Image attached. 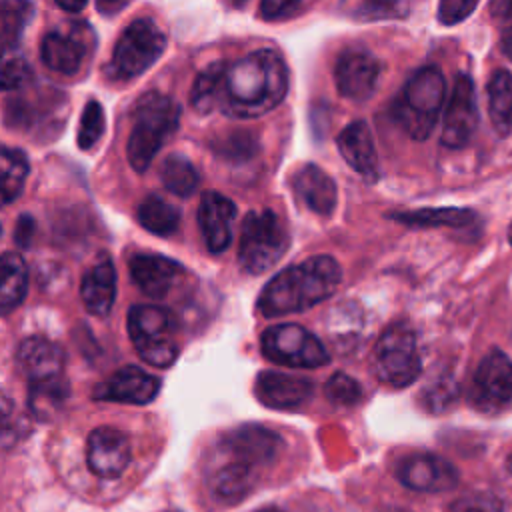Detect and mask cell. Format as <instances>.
<instances>
[{
    "label": "cell",
    "mask_w": 512,
    "mask_h": 512,
    "mask_svg": "<svg viewBox=\"0 0 512 512\" xmlns=\"http://www.w3.org/2000/svg\"><path fill=\"white\" fill-rule=\"evenodd\" d=\"M508 240H510V244H512V224H510V228H508Z\"/></svg>",
    "instance_id": "681fc988"
},
{
    "label": "cell",
    "mask_w": 512,
    "mask_h": 512,
    "mask_svg": "<svg viewBox=\"0 0 512 512\" xmlns=\"http://www.w3.org/2000/svg\"><path fill=\"white\" fill-rule=\"evenodd\" d=\"M470 398L480 410H496L510 402L512 360L504 352L492 350L484 356L476 368Z\"/></svg>",
    "instance_id": "7c38bea8"
},
{
    "label": "cell",
    "mask_w": 512,
    "mask_h": 512,
    "mask_svg": "<svg viewBox=\"0 0 512 512\" xmlns=\"http://www.w3.org/2000/svg\"><path fill=\"white\" fill-rule=\"evenodd\" d=\"M300 0H262L260 2V14L262 18H280L286 12H290Z\"/></svg>",
    "instance_id": "7bdbcfd3"
},
{
    "label": "cell",
    "mask_w": 512,
    "mask_h": 512,
    "mask_svg": "<svg viewBox=\"0 0 512 512\" xmlns=\"http://www.w3.org/2000/svg\"><path fill=\"white\" fill-rule=\"evenodd\" d=\"M398 480L418 492H446L458 482V474L450 462L434 454H414L396 466Z\"/></svg>",
    "instance_id": "9a60e30c"
},
{
    "label": "cell",
    "mask_w": 512,
    "mask_h": 512,
    "mask_svg": "<svg viewBox=\"0 0 512 512\" xmlns=\"http://www.w3.org/2000/svg\"><path fill=\"white\" fill-rule=\"evenodd\" d=\"M390 218L416 228H434V226H466L474 220V212L468 208H422L412 212H396Z\"/></svg>",
    "instance_id": "f1b7e54d"
},
{
    "label": "cell",
    "mask_w": 512,
    "mask_h": 512,
    "mask_svg": "<svg viewBox=\"0 0 512 512\" xmlns=\"http://www.w3.org/2000/svg\"><path fill=\"white\" fill-rule=\"evenodd\" d=\"M176 324L166 308L136 304L128 312V334L142 360L156 368H168L178 356L174 340Z\"/></svg>",
    "instance_id": "5b68a950"
},
{
    "label": "cell",
    "mask_w": 512,
    "mask_h": 512,
    "mask_svg": "<svg viewBox=\"0 0 512 512\" xmlns=\"http://www.w3.org/2000/svg\"><path fill=\"white\" fill-rule=\"evenodd\" d=\"M16 360L30 384L60 378L64 370L62 350L54 342L40 336L26 338L16 352Z\"/></svg>",
    "instance_id": "44dd1931"
},
{
    "label": "cell",
    "mask_w": 512,
    "mask_h": 512,
    "mask_svg": "<svg viewBox=\"0 0 512 512\" xmlns=\"http://www.w3.org/2000/svg\"><path fill=\"white\" fill-rule=\"evenodd\" d=\"M492 20L506 34H512V0H492L490 4Z\"/></svg>",
    "instance_id": "b9f144b4"
},
{
    "label": "cell",
    "mask_w": 512,
    "mask_h": 512,
    "mask_svg": "<svg viewBox=\"0 0 512 512\" xmlns=\"http://www.w3.org/2000/svg\"><path fill=\"white\" fill-rule=\"evenodd\" d=\"M66 394H68V386L64 376L48 382L30 384V398H28L30 410L34 412L36 418L50 420L62 408Z\"/></svg>",
    "instance_id": "d6a6232c"
},
{
    "label": "cell",
    "mask_w": 512,
    "mask_h": 512,
    "mask_svg": "<svg viewBox=\"0 0 512 512\" xmlns=\"http://www.w3.org/2000/svg\"><path fill=\"white\" fill-rule=\"evenodd\" d=\"M94 36L88 24L68 22L44 34L40 44L42 62L58 74H76L90 54Z\"/></svg>",
    "instance_id": "30bf717a"
},
{
    "label": "cell",
    "mask_w": 512,
    "mask_h": 512,
    "mask_svg": "<svg viewBox=\"0 0 512 512\" xmlns=\"http://www.w3.org/2000/svg\"><path fill=\"white\" fill-rule=\"evenodd\" d=\"M336 146L346 164L368 182L378 178V154L374 138L366 122L356 120L348 124L336 138Z\"/></svg>",
    "instance_id": "d6986e66"
},
{
    "label": "cell",
    "mask_w": 512,
    "mask_h": 512,
    "mask_svg": "<svg viewBox=\"0 0 512 512\" xmlns=\"http://www.w3.org/2000/svg\"><path fill=\"white\" fill-rule=\"evenodd\" d=\"M180 274L182 266L166 256L136 254L130 260V276L134 284L150 298H164Z\"/></svg>",
    "instance_id": "7402d4cb"
},
{
    "label": "cell",
    "mask_w": 512,
    "mask_h": 512,
    "mask_svg": "<svg viewBox=\"0 0 512 512\" xmlns=\"http://www.w3.org/2000/svg\"><path fill=\"white\" fill-rule=\"evenodd\" d=\"M160 380L138 366H124L116 370L104 384L94 390L96 400L122 404H148L158 396Z\"/></svg>",
    "instance_id": "2e32d148"
},
{
    "label": "cell",
    "mask_w": 512,
    "mask_h": 512,
    "mask_svg": "<svg viewBox=\"0 0 512 512\" xmlns=\"http://www.w3.org/2000/svg\"><path fill=\"white\" fill-rule=\"evenodd\" d=\"M458 396V386L450 378H440L432 388L426 390V404L432 410H444Z\"/></svg>",
    "instance_id": "60d3db41"
},
{
    "label": "cell",
    "mask_w": 512,
    "mask_h": 512,
    "mask_svg": "<svg viewBox=\"0 0 512 512\" xmlns=\"http://www.w3.org/2000/svg\"><path fill=\"white\" fill-rule=\"evenodd\" d=\"M32 16L34 6L30 0H0V40L22 42Z\"/></svg>",
    "instance_id": "836d02e7"
},
{
    "label": "cell",
    "mask_w": 512,
    "mask_h": 512,
    "mask_svg": "<svg viewBox=\"0 0 512 512\" xmlns=\"http://www.w3.org/2000/svg\"><path fill=\"white\" fill-rule=\"evenodd\" d=\"M478 126V106L472 78L458 74L454 80L452 96L446 106L440 142L446 148H464Z\"/></svg>",
    "instance_id": "8fae6325"
},
{
    "label": "cell",
    "mask_w": 512,
    "mask_h": 512,
    "mask_svg": "<svg viewBox=\"0 0 512 512\" xmlns=\"http://www.w3.org/2000/svg\"><path fill=\"white\" fill-rule=\"evenodd\" d=\"M160 178L166 190H170L176 196H190L200 182L198 170L194 164L182 156V154H170L160 166Z\"/></svg>",
    "instance_id": "1f68e13d"
},
{
    "label": "cell",
    "mask_w": 512,
    "mask_h": 512,
    "mask_svg": "<svg viewBox=\"0 0 512 512\" xmlns=\"http://www.w3.org/2000/svg\"><path fill=\"white\" fill-rule=\"evenodd\" d=\"M262 354L292 368H320L328 362L322 342L298 324L272 326L262 334Z\"/></svg>",
    "instance_id": "9c48e42d"
},
{
    "label": "cell",
    "mask_w": 512,
    "mask_h": 512,
    "mask_svg": "<svg viewBox=\"0 0 512 512\" xmlns=\"http://www.w3.org/2000/svg\"><path fill=\"white\" fill-rule=\"evenodd\" d=\"M256 482L254 468L250 464H244L240 460H230L208 474V486L210 490L226 502H236L244 498Z\"/></svg>",
    "instance_id": "d4e9b609"
},
{
    "label": "cell",
    "mask_w": 512,
    "mask_h": 512,
    "mask_svg": "<svg viewBox=\"0 0 512 512\" xmlns=\"http://www.w3.org/2000/svg\"><path fill=\"white\" fill-rule=\"evenodd\" d=\"M380 66L366 50H346L336 60L334 80L342 98L364 102L376 90Z\"/></svg>",
    "instance_id": "4fadbf2b"
},
{
    "label": "cell",
    "mask_w": 512,
    "mask_h": 512,
    "mask_svg": "<svg viewBox=\"0 0 512 512\" xmlns=\"http://www.w3.org/2000/svg\"><path fill=\"white\" fill-rule=\"evenodd\" d=\"M506 466H508V470L512 472V454H510V458H508V462H506Z\"/></svg>",
    "instance_id": "c3c4849f"
},
{
    "label": "cell",
    "mask_w": 512,
    "mask_h": 512,
    "mask_svg": "<svg viewBox=\"0 0 512 512\" xmlns=\"http://www.w3.org/2000/svg\"><path fill=\"white\" fill-rule=\"evenodd\" d=\"M340 266L330 256H314L276 274L260 292L258 310L266 318L304 312L326 300L340 284Z\"/></svg>",
    "instance_id": "7a4b0ae2"
},
{
    "label": "cell",
    "mask_w": 512,
    "mask_h": 512,
    "mask_svg": "<svg viewBox=\"0 0 512 512\" xmlns=\"http://www.w3.org/2000/svg\"><path fill=\"white\" fill-rule=\"evenodd\" d=\"M34 236V218L30 214H22L14 226V242L20 248H28Z\"/></svg>",
    "instance_id": "ee69618b"
},
{
    "label": "cell",
    "mask_w": 512,
    "mask_h": 512,
    "mask_svg": "<svg viewBox=\"0 0 512 512\" xmlns=\"http://www.w3.org/2000/svg\"><path fill=\"white\" fill-rule=\"evenodd\" d=\"M262 512H280L278 508H266V510H262Z\"/></svg>",
    "instance_id": "f907efd6"
},
{
    "label": "cell",
    "mask_w": 512,
    "mask_h": 512,
    "mask_svg": "<svg viewBox=\"0 0 512 512\" xmlns=\"http://www.w3.org/2000/svg\"><path fill=\"white\" fill-rule=\"evenodd\" d=\"M294 190L298 198L316 214L330 216L336 208L338 190L334 180L316 164H304L294 174Z\"/></svg>",
    "instance_id": "cb8c5ba5"
},
{
    "label": "cell",
    "mask_w": 512,
    "mask_h": 512,
    "mask_svg": "<svg viewBox=\"0 0 512 512\" xmlns=\"http://www.w3.org/2000/svg\"><path fill=\"white\" fill-rule=\"evenodd\" d=\"M180 106L166 94L146 92L132 108V132L126 144V156L136 172L148 170L162 144L176 132Z\"/></svg>",
    "instance_id": "3957f363"
},
{
    "label": "cell",
    "mask_w": 512,
    "mask_h": 512,
    "mask_svg": "<svg viewBox=\"0 0 512 512\" xmlns=\"http://www.w3.org/2000/svg\"><path fill=\"white\" fill-rule=\"evenodd\" d=\"M326 390V396L332 404L336 406H352L358 402L360 398V386L358 382L348 376V374H342V372H336L324 386Z\"/></svg>",
    "instance_id": "74e56055"
},
{
    "label": "cell",
    "mask_w": 512,
    "mask_h": 512,
    "mask_svg": "<svg viewBox=\"0 0 512 512\" xmlns=\"http://www.w3.org/2000/svg\"><path fill=\"white\" fill-rule=\"evenodd\" d=\"M502 50L508 58H512V34H506L502 40Z\"/></svg>",
    "instance_id": "7dc6e473"
},
{
    "label": "cell",
    "mask_w": 512,
    "mask_h": 512,
    "mask_svg": "<svg viewBox=\"0 0 512 512\" xmlns=\"http://www.w3.org/2000/svg\"><path fill=\"white\" fill-rule=\"evenodd\" d=\"M166 36L150 18H136L120 34L106 74L110 80H132L146 72L164 52Z\"/></svg>",
    "instance_id": "8992f818"
},
{
    "label": "cell",
    "mask_w": 512,
    "mask_h": 512,
    "mask_svg": "<svg viewBox=\"0 0 512 512\" xmlns=\"http://www.w3.org/2000/svg\"><path fill=\"white\" fill-rule=\"evenodd\" d=\"M288 92V68L276 50L260 48L222 64L216 108L232 118H258L274 110Z\"/></svg>",
    "instance_id": "6da1fadb"
},
{
    "label": "cell",
    "mask_w": 512,
    "mask_h": 512,
    "mask_svg": "<svg viewBox=\"0 0 512 512\" xmlns=\"http://www.w3.org/2000/svg\"><path fill=\"white\" fill-rule=\"evenodd\" d=\"M28 170V158L22 150L0 146V206L20 196Z\"/></svg>",
    "instance_id": "83f0119b"
},
{
    "label": "cell",
    "mask_w": 512,
    "mask_h": 512,
    "mask_svg": "<svg viewBox=\"0 0 512 512\" xmlns=\"http://www.w3.org/2000/svg\"><path fill=\"white\" fill-rule=\"evenodd\" d=\"M32 78L22 42H0V92L20 90Z\"/></svg>",
    "instance_id": "f546056e"
},
{
    "label": "cell",
    "mask_w": 512,
    "mask_h": 512,
    "mask_svg": "<svg viewBox=\"0 0 512 512\" xmlns=\"http://www.w3.org/2000/svg\"><path fill=\"white\" fill-rule=\"evenodd\" d=\"M28 290V268L20 254H0V314L12 312L22 304Z\"/></svg>",
    "instance_id": "484cf974"
},
{
    "label": "cell",
    "mask_w": 512,
    "mask_h": 512,
    "mask_svg": "<svg viewBox=\"0 0 512 512\" xmlns=\"http://www.w3.org/2000/svg\"><path fill=\"white\" fill-rule=\"evenodd\" d=\"M480 0H440L438 4V20L444 26H454L466 20Z\"/></svg>",
    "instance_id": "ab89813d"
},
{
    "label": "cell",
    "mask_w": 512,
    "mask_h": 512,
    "mask_svg": "<svg viewBox=\"0 0 512 512\" xmlns=\"http://www.w3.org/2000/svg\"><path fill=\"white\" fill-rule=\"evenodd\" d=\"M128 2L130 0H96V8H98V12L110 16V14L120 12Z\"/></svg>",
    "instance_id": "f6af8a7d"
},
{
    "label": "cell",
    "mask_w": 512,
    "mask_h": 512,
    "mask_svg": "<svg viewBox=\"0 0 512 512\" xmlns=\"http://www.w3.org/2000/svg\"><path fill=\"white\" fill-rule=\"evenodd\" d=\"M374 370L392 388H404L420 376L422 364L416 336L408 324L396 322L380 334L374 348Z\"/></svg>",
    "instance_id": "ba28073f"
},
{
    "label": "cell",
    "mask_w": 512,
    "mask_h": 512,
    "mask_svg": "<svg viewBox=\"0 0 512 512\" xmlns=\"http://www.w3.org/2000/svg\"><path fill=\"white\" fill-rule=\"evenodd\" d=\"M488 114L494 130L500 136L512 134V74L508 70H494L488 86Z\"/></svg>",
    "instance_id": "4316f807"
},
{
    "label": "cell",
    "mask_w": 512,
    "mask_h": 512,
    "mask_svg": "<svg viewBox=\"0 0 512 512\" xmlns=\"http://www.w3.org/2000/svg\"><path fill=\"white\" fill-rule=\"evenodd\" d=\"M288 248V234L272 210L248 212L240 230L238 260L250 274L272 268Z\"/></svg>",
    "instance_id": "52a82bcc"
},
{
    "label": "cell",
    "mask_w": 512,
    "mask_h": 512,
    "mask_svg": "<svg viewBox=\"0 0 512 512\" xmlns=\"http://www.w3.org/2000/svg\"><path fill=\"white\" fill-rule=\"evenodd\" d=\"M80 298L94 316H106L116 300V270L112 260L102 254L82 276Z\"/></svg>",
    "instance_id": "603a6c76"
},
{
    "label": "cell",
    "mask_w": 512,
    "mask_h": 512,
    "mask_svg": "<svg viewBox=\"0 0 512 512\" xmlns=\"http://www.w3.org/2000/svg\"><path fill=\"white\" fill-rule=\"evenodd\" d=\"M88 468L104 478H118L130 462V440L128 436L112 426H100L90 432L86 444Z\"/></svg>",
    "instance_id": "5bb4252c"
},
{
    "label": "cell",
    "mask_w": 512,
    "mask_h": 512,
    "mask_svg": "<svg viewBox=\"0 0 512 512\" xmlns=\"http://www.w3.org/2000/svg\"><path fill=\"white\" fill-rule=\"evenodd\" d=\"M342 12L360 20L392 18L404 12V0H342Z\"/></svg>",
    "instance_id": "d590c367"
},
{
    "label": "cell",
    "mask_w": 512,
    "mask_h": 512,
    "mask_svg": "<svg viewBox=\"0 0 512 512\" xmlns=\"http://www.w3.org/2000/svg\"><path fill=\"white\" fill-rule=\"evenodd\" d=\"M138 222L156 236H170L180 224V212L160 196H146L138 206Z\"/></svg>",
    "instance_id": "4dcf8cb0"
},
{
    "label": "cell",
    "mask_w": 512,
    "mask_h": 512,
    "mask_svg": "<svg viewBox=\"0 0 512 512\" xmlns=\"http://www.w3.org/2000/svg\"><path fill=\"white\" fill-rule=\"evenodd\" d=\"M236 206L226 196L210 190L202 194L198 206V224L210 252H224L232 240V222Z\"/></svg>",
    "instance_id": "ac0fdd59"
},
{
    "label": "cell",
    "mask_w": 512,
    "mask_h": 512,
    "mask_svg": "<svg viewBox=\"0 0 512 512\" xmlns=\"http://www.w3.org/2000/svg\"><path fill=\"white\" fill-rule=\"evenodd\" d=\"M86 2H88V0H56V4H58L62 10L72 12V14H76V12L84 10Z\"/></svg>",
    "instance_id": "bcb514c9"
},
{
    "label": "cell",
    "mask_w": 512,
    "mask_h": 512,
    "mask_svg": "<svg viewBox=\"0 0 512 512\" xmlns=\"http://www.w3.org/2000/svg\"><path fill=\"white\" fill-rule=\"evenodd\" d=\"M448 512H502V502L490 492H468L456 498Z\"/></svg>",
    "instance_id": "f35d334b"
},
{
    "label": "cell",
    "mask_w": 512,
    "mask_h": 512,
    "mask_svg": "<svg viewBox=\"0 0 512 512\" xmlns=\"http://www.w3.org/2000/svg\"><path fill=\"white\" fill-rule=\"evenodd\" d=\"M254 394L268 408H296L310 398L312 384L300 376L266 370L256 376Z\"/></svg>",
    "instance_id": "ffe728a7"
},
{
    "label": "cell",
    "mask_w": 512,
    "mask_h": 512,
    "mask_svg": "<svg viewBox=\"0 0 512 512\" xmlns=\"http://www.w3.org/2000/svg\"><path fill=\"white\" fill-rule=\"evenodd\" d=\"M442 104V72L436 66H424L406 80L394 104V118L410 138L426 140L438 122Z\"/></svg>",
    "instance_id": "277c9868"
},
{
    "label": "cell",
    "mask_w": 512,
    "mask_h": 512,
    "mask_svg": "<svg viewBox=\"0 0 512 512\" xmlns=\"http://www.w3.org/2000/svg\"><path fill=\"white\" fill-rule=\"evenodd\" d=\"M106 128V116L104 108L98 100H88L82 116H80V126H78V148L80 150H90L104 134Z\"/></svg>",
    "instance_id": "8d00e7d4"
},
{
    "label": "cell",
    "mask_w": 512,
    "mask_h": 512,
    "mask_svg": "<svg viewBox=\"0 0 512 512\" xmlns=\"http://www.w3.org/2000/svg\"><path fill=\"white\" fill-rule=\"evenodd\" d=\"M280 440L282 438L268 428L246 424L228 432L226 438L222 440V448L234 460H240L254 468V466L268 464L270 460L276 458L282 444Z\"/></svg>",
    "instance_id": "e0dca14e"
},
{
    "label": "cell",
    "mask_w": 512,
    "mask_h": 512,
    "mask_svg": "<svg viewBox=\"0 0 512 512\" xmlns=\"http://www.w3.org/2000/svg\"><path fill=\"white\" fill-rule=\"evenodd\" d=\"M0 236H2V226H0Z\"/></svg>",
    "instance_id": "816d5d0a"
},
{
    "label": "cell",
    "mask_w": 512,
    "mask_h": 512,
    "mask_svg": "<svg viewBox=\"0 0 512 512\" xmlns=\"http://www.w3.org/2000/svg\"><path fill=\"white\" fill-rule=\"evenodd\" d=\"M220 72H222V62H214L208 68H204L190 92V102L192 106L206 114L210 110L216 108V94H218V80H220Z\"/></svg>",
    "instance_id": "e575fe53"
}]
</instances>
